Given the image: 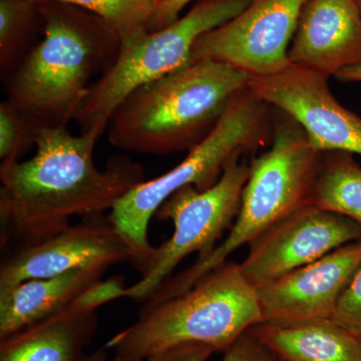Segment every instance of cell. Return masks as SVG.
I'll list each match as a JSON object with an SVG mask.
<instances>
[{"label": "cell", "mask_w": 361, "mask_h": 361, "mask_svg": "<svg viewBox=\"0 0 361 361\" xmlns=\"http://www.w3.org/2000/svg\"><path fill=\"white\" fill-rule=\"evenodd\" d=\"M99 137L94 132L75 135L66 127L44 128L37 130L32 158L1 163L2 247L35 243L63 231L73 216L111 211L144 182V168L129 157H113L99 170L94 160Z\"/></svg>", "instance_id": "1"}, {"label": "cell", "mask_w": 361, "mask_h": 361, "mask_svg": "<svg viewBox=\"0 0 361 361\" xmlns=\"http://www.w3.org/2000/svg\"><path fill=\"white\" fill-rule=\"evenodd\" d=\"M56 1V0H54ZM42 6L44 37L7 82V99L37 130L68 127L90 85L115 63L118 33L70 4Z\"/></svg>", "instance_id": "2"}, {"label": "cell", "mask_w": 361, "mask_h": 361, "mask_svg": "<svg viewBox=\"0 0 361 361\" xmlns=\"http://www.w3.org/2000/svg\"><path fill=\"white\" fill-rule=\"evenodd\" d=\"M251 78L218 61H191L130 92L109 120V141L142 155L190 151L210 134Z\"/></svg>", "instance_id": "3"}, {"label": "cell", "mask_w": 361, "mask_h": 361, "mask_svg": "<svg viewBox=\"0 0 361 361\" xmlns=\"http://www.w3.org/2000/svg\"><path fill=\"white\" fill-rule=\"evenodd\" d=\"M276 110V109H275ZM273 114L270 149L250 161V174L236 219L227 236L208 255L171 276L145 303L152 307L184 293L209 272L227 262L297 209L310 203L322 152L310 144L302 128L283 111Z\"/></svg>", "instance_id": "4"}, {"label": "cell", "mask_w": 361, "mask_h": 361, "mask_svg": "<svg viewBox=\"0 0 361 361\" xmlns=\"http://www.w3.org/2000/svg\"><path fill=\"white\" fill-rule=\"evenodd\" d=\"M263 322L256 287L240 263L227 261L189 290L152 307L106 344L118 355L147 360L184 343L226 351L240 336Z\"/></svg>", "instance_id": "5"}, {"label": "cell", "mask_w": 361, "mask_h": 361, "mask_svg": "<svg viewBox=\"0 0 361 361\" xmlns=\"http://www.w3.org/2000/svg\"><path fill=\"white\" fill-rule=\"evenodd\" d=\"M272 133L270 106L247 87L232 97L210 134L179 165L137 185L116 204L109 218L134 251L140 272L155 251L148 239L149 221L164 202L189 185L199 191L212 187L233 158L254 151Z\"/></svg>", "instance_id": "6"}, {"label": "cell", "mask_w": 361, "mask_h": 361, "mask_svg": "<svg viewBox=\"0 0 361 361\" xmlns=\"http://www.w3.org/2000/svg\"><path fill=\"white\" fill-rule=\"evenodd\" d=\"M252 0H204L157 32L121 44L115 63L99 75L75 114L80 133L102 137L114 111L130 92L191 61L197 39L244 11Z\"/></svg>", "instance_id": "7"}, {"label": "cell", "mask_w": 361, "mask_h": 361, "mask_svg": "<svg viewBox=\"0 0 361 361\" xmlns=\"http://www.w3.org/2000/svg\"><path fill=\"white\" fill-rule=\"evenodd\" d=\"M250 174V163L242 156L233 158L219 180L204 191L189 185L169 197L155 215L174 224L172 237L155 247L139 281L127 287L125 298L146 301L187 256L205 257L231 229Z\"/></svg>", "instance_id": "8"}, {"label": "cell", "mask_w": 361, "mask_h": 361, "mask_svg": "<svg viewBox=\"0 0 361 361\" xmlns=\"http://www.w3.org/2000/svg\"><path fill=\"white\" fill-rule=\"evenodd\" d=\"M308 0H252L238 16L204 33L191 61H218L251 78L276 75L291 66L288 52Z\"/></svg>", "instance_id": "9"}, {"label": "cell", "mask_w": 361, "mask_h": 361, "mask_svg": "<svg viewBox=\"0 0 361 361\" xmlns=\"http://www.w3.org/2000/svg\"><path fill=\"white\" fill-rule=\"evenodd\" d=\"M248 89L298 123L317 151L361 155V118L337 101L329 78L291 65L270 77L252 78Z\"/></svg>", "instance_id": "10"}, {"label": "cell", "mask_w": 361, "mask_h": 361, "mask_svg": "<svg viewBox=\"0 0 361 361\" xmlns=\"http://www.w3.org/2000/svg\"><path fill=\"white\" fill-rule=\"evenodd\" d=\"M360 240L355 221L306 204L252 242L240 266L258 287Z\"/></svg>", "instance_id": "11"}, {"label": "cell", "mask_w": 361, "mask_h": 361, "mask_svg": "<svg viewBox=\"0 0 361 361\" xmlns=\"http://www.w3.org/2000/svg\"><path fill=\"white\" fill-rule=\"evenodd\" d=\"M135 263L134 251L109 216H89L49 238L18 247L0 266V289L82 268Z\"/></svg>", "instance_id": "12"}, {"label": "cell", "mask_w": 361, "mask_h": 361, "mask_svg": "<svg viewBox=\"0 0 361 361\" xmlns=\"http://www.w3.org/2000/svg\"><path fill=\"white\" fill-rule=\"evenodd\" d=\"M360 265L361 240L256 287L263 322L334 318L341 296Z\"/></svg>", "instance_id": "13"}, {"label": "cell", "mask_w": 361, "mask_h": 361, "mask_svg": "<svg viewBox=\"0 0 361 361\" xmlns=\"http://www.w3.org/2000/svg\"><path fill=\"white\" fill-rule=\"evenodd\" d=\"M288 56L291 65L327 78L361 66V11L355 0H308Z\"/></svg>", "instance_id": "14"}, {"label": "cell", "mask_w": 361, "mask_h": 361, "mask_svg": "<svg viewBox=\"0 0 361 361\" xmlns=\"http://www.w3.org/2000/svg\"><path fill=\"white\" fill-rule=\"evenodd\" d=\"M109 268H82L0 289V341L68 310Z\"/></svg>", "instance_id": "15"}, {"label": "cell", "mask_w": 361, "mask_h": 361, "mask_svg": "<svg viewBox=\"0 0 361 361\" xmlns=\"http://www.w3.org/2000/svg\"><path fill=\"white\" fill-rule=\"evenodd\" d=\"M251 330L281 361H361L360 336L334 318L264 322Z\"/></svg>", "instance_id": "16"}, {"label": "cell", "mask_w": 361, "mask_h": 361, "mask_svg": "<svg viewBox=\"0 0 361 361\" xmlns=\"http://www.w3.org/2000/svg\"><path fill=\"white\" fill-rule=\"evenodd\" d=\"M99 317L68 307L0 341V361H84Z\"/></svg>", "instance_id": "17"}, {"label": "cell", "mask_w": 361, "mask_h": 361, "mask_svg": "<svg viewBox=\"0 0 361 361\" xmlns=\"http://www.w3.org/2000/svg\"><path fill=\"white\" fill-rule=\"evenodd\" d=\"M308 204L361 225V167L353 154L323 153Z\"/></svg>", "instance_id": "18"}, {"label": "cell", "mask_w": 361, "mask_h": 361, "mask_svg": "<svg viewBox=\"0 0 361 361\" xmlns=\"http://www.w3.org/2000/svg\"><path fill=\"white\" fill-rule=\"evenodd\" d=\"M87 9L113 28L122 42L149 32L159 0H56Z\"/></svg>", "instance_id": "19"}, {"label": "cell", "mask_w": 361, "mask_h": 361, "mask_svg": "<svg viewBox=\"0 0 361 361\" xmlns=\"http://www.w3.org/2000/svg\"><path fill=\"white\" fill-rule=\"evenodd\" d=\"M35 4L28 0H0V71L9 78L30 51L27 35Z\"/></svg>", "instance_id": "20"}, {"label": "cell", "mask_w": 361, "mask_h": 361, "mask_svg": "<svg viewBox=\"0 0 361 361\" xmlns=\"http://www.w3.org/2000/svg\"><path fill=\"white\" fill-rule=\"evenodd\" d=\"M37 130L7 101L0 104V160L1 163L20 161L35 145Z\"/></svg>", "instance_id": "21"}, {"label": "cell", "mask_w": 361, "mask_h": 361, "mask_svg": "<svg viewBox=\"0 0 361 361\" xmlns=\"http://www.w3.org/2000/svg\"><path fill=\"white\" fill-rule=\"evenodd\" d=\"M127 286L123 278L115 276L108 280H97L77 297L70 307L85 312H96L97 308L106 303L125 298Z\"/></svg>", "instance_id": "22"}, {"label": "cell", "mask_w": 361, "mask_h": 361, "mask_svg": "<svg viewBox=\"0 0 361 361\" xmlns=\"http://www.w3.org/2000/svg\"><path fill=\"white\" fill-rule=\"evenodd\" d=\"M221 361L281 360L250 329L224 351V356Z\"/></svg>", "instance_id": "23"}, {"label": "cell", "mask_w": 361, "mask_h": 361, "mask_svg": "<svg viewBox=\"0 0 361 361\" xmlns=\"http://www.w3.org/2000/svg\"><path fill=\"white\" fill-rule=\"evenodd\" d=\"M334 319L349 329L361 330V265L341 296Z\"/></svg>", "instance_id": "24"}, {"label": "cell", "mask_w": 361, "mask_h": 361, "mask_svg": "<svg viewBox=\"0 0 361 361\" xmlns=\"http://www.w3.org/2000/svg\"><path fill=\"white\" fill-rule=\"evenodd\" d=\"M216 353L212 348L200 343H184L166 349L145 361H207Z\"/></svg>", "instance_id": "25"}, {"label": "cell", "mask_w": 361, "mask_h": 361, "mask_svg": "<svg viewBox=\"0 0 361 361\" xmlns=\"http://www.w3.org/2000/svg\"><path fill=\"white\" fill-rule=\"evenodd\" d=\"M193 0H159L155 16L149 25V32H157L172 25L178 20L180 11Z\"/></svg>", "instance_id": "26"}, {"label": "cell", "mask_w": 361, "mask_h": 361, "mask_svg": "<svg viewBox=\"0 0 361 361\" xmlns=\"http://www.w3.org/2000/svg\"><path fill=\"white\" fill-rule=\"evenodd\" d=\"M339 82H361V66H349L336 75Z\"/></svg>", "instance_id": "27"}, {"label": "cell", "mask_w": 361, "mask_h": 361, "mask_svg": "<svg viewBox=\"0 0 361 361\" xmlns=\"http://www.w3.org/2000/svg\"><path fill=\"white\" fill-rule=\"evenodd\" d=\"M106 348H102L97 349L94 353H90V355H87V357L85 358L84 361H109L110 360V357H109L108 350H106Z\"/></svg>", "instance_id": "28"}, {"label": "cell", "mask_w": 361, "mask_h": 361, "mask_svg": "<svg viewBox=\"0 0 361 361\" xmlns=\"http://www.w3.org/2000/svg\"><path fill=\"white\" fill-rule=\"evenodd\" d=\"M109 361H145L142 360H139V358L130 357V356L118 355V353H116L115 357L111 358V360Z\"/></svg>", "instance_id": "29"}, {"label": "cell", "mask_w": 361, "mask_h": 361, "mask_svg": "<svg viewBox=\"0 0 361 361\" xmlns=\"http://www.w3.org/2000/svg\"><path fill=\"white\" fill-rule=\"evenodd\" d=\"M28 1L32 2V4H42V2L47 1V0H28Z\"/></svg>", "instance_id": "30"}, {"label": "cell", "mask_w": 361, "mask_h": 361, "mask_svg": "<svg viewBox=\"0 0 361 361\" xmlns=\"http://www.w3.org/2000/svg\"><path fill=\"white\" fill-rule=\"evenodd\" d=\"M356 4H357L358 7H360L361 11V0H355Z\"/></svg>", "instance_id": "31"}, {"label": "cell", "mask_w": 361, "mask_h": 361, "mask_svg": "<svg viewBox=\"0 0 361 361\" xmlns=\"http://www.w3.org/2000/svg\"><path fill=\"white\" fill-rule=\"evenodd\" d=\"M356 334H357V336H360V341H361V330H355Z\"/></svg>", "instance_id": "32"}]
</instances>
